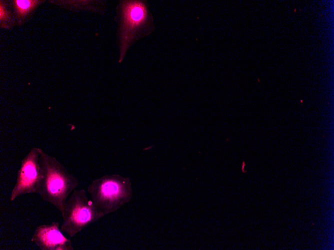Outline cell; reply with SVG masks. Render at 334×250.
<instances>
[{
  "label": "cell",
  "mask_w": 334,
  "mask_h": 250,
  "mask_svg": "<svg viewBox=\"0 0 334 250\" xmlns=\"http://www.w3.org/2000/svg\"><path fill=\"white\" fill-rule=\"evenodd\" d=\"M40 158L44 176L37 193L62 213L70 195L78 186V181L56 157L41 148Z\"/></svg>",
  "instance_id": "cell-1"
},
{
  "label": "cell",
  "mask_w": 334,
  "mask_h": 250,
  "mask_svg": "<svg viewBox=\"0 0 334 250\" xmlns=\"http://www.w3.org/2000/svg\"><path fill=\"white\" fill-rule=\"evenodd\" d=\"M120 60L128 48L139 38L150 33L153 22L147 4L140 0L120 2L118 8Z\"/></svg>",
  "instance_id": "cell-2"
},
{
  "label": "cell",
  "mask_w": 334,
  "mask_h": 250,
  "mask_svg": "<svg viewBox=\"0 0 334 250\" xmlns=\"http://www.w3.org/2000/svg\"><path fill=\"white\" fill-rule=\"evenodd\" d=\"M87 190L96 207L104 215L116 211L132 196L130 179L119 174L106 175L96 179Z\"/></svg>",
  "instance_id": "cell-3"
},
{
  "label": "cell",
  "mask_w": 334,
  "mask_h": 250,
  "mask_svg": "<svg viewBox=\"0 0 334 250\" xmlns=\"http://www.w3.org/2000/svg\"><path fill=\"white\" fill-rule=\"evenodd\" d=\"M61 213L63 221L60 230L70 237H73L88 225L105 215L88 198L84 189L73 191L66 201Z\"/></svg>",
  "instance_id": "cell-4"
},
{
  "label": "cell",
  "mask_w": 334,
  "mask_h": 250,
  "mask_svg": "<svg viewBox=\"0 0 334 250\" xmlns=\"http://www.w3.org/2000/svg\"><path fill=\"white\" fill-rule=\"evenodd\" d=\"M40 150L36 147L32 148L22 159L16 181L10 196V201L24 194L38 193L44 176Z\"/></svg>",
  "instance_id": "cell-5"
},
{
  "label": "cell",
  "mask_w": 334,
  "mask_h": 250,
  "mask_svg": "<svg viewBox=\"0 0 334 250\" xmlns=\"http://www.w3.org/2000/svg\"><path fill=\"white\" fill-rule=\"evenodd\" d=\"M61 231L58 222L40 225L35 229L31 241L40 250H74L72 241Z\"/></svg>",
  "instance_id": "cell-6"
},
{
  "label": "cell",
  "mask_w": 334,
  "mask_h": 250,
  "mask_svg": "<svg viewBox=\"0 0 334 250\" xmlns=\"http://www.w3.org/2000/svg\"><path fill=\"white\" fill-rule=\"evenodd\" d=\"M14 6L15 12L19 17L24 18L32 9L38 3V0H14Z\"/></svg>",
  "instance_id": "cell-7"
},
{
  "label": "cell",
  "mask_w": 334,
  "mask_h": 250,
  "mask_svg": "<svg viewBox=\"0 0 334 250\" xmlns=\"http://www.w3.org/2000/svg\"><path fill=\"white\" fill-rule=\"evenodd\" d=\"M0 18L1 21L8 20L10 18L8 12L6 9L4 5L2 4L1 2L0 5Z\"/></svg>",
  "instance_id": "cell-8"
}]
</instances>
